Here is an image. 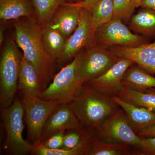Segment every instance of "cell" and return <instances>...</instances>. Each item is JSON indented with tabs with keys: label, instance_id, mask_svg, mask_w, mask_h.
<instances>
[{
	"label": "cell",
	"instance_id": "obj_35",
	"mask_svg": "<svg viewBox=\"0 0 155 155\" xmlns=\"http://www.w3.org/2000/svg\"><path fill=\"white\" fill-rule=\"evenodd\" d=\"M83 0H66V3H74L78 2H81Z\"/></svg>",
	"mask_w": 155,
	"mask_h": 155
},
{
	"label": "cell",
	"instance_id": "obj_31",
	"mask_svg": "<svg viewBox=\"0 0 155 155\" xmlns=\"http://www.w3.org/2000/svg\"><path fill=\"white\" fill-rule=\"evenodd\" d=\"M97 1V0H83V1H81V2L73 3V4L79 6L81 8L88 9L90 7Z\"/></svg>",
	"mask_w": 155,
	"mask_h": 155
},
{
	"label": "cell",
	"instance_id": "obj_8",
	"mask_svg": "<svg viewBox=\"0 0 155 155\" xmlns=\"http://www.w3.org/2000/svg\"><path fill=\"white\" fill-rule=\"evenodd\" d=\"M22 104L28 140L32 143L41 141L43 129L51 114L61 104L45 101L38 96H23Z\"/></svg>",
	"mask_w": 155,
	"mask_h": 155
},
{
	"label": "cell",
	"instance_id": "obj_2",
	"mask_svg": "<svg viewBox=\"0 0 155 155\" xmlns=\"http://www.w3.org/2000/svg\"><path fill=\"white\" fill-rule=\"evenodd\" d=\"M84 129L95 132L103 123L119 110L113 97L83 86L71 103Z\"/></svg>",
	"mask_w": 155,
	"mask_h": 155
},
{
	"label": "cell",
	"instance_id": "obj_32",
	"mask_svg": "<svg viewBox=\"0 0 155 155\" xmlns=\"http://www.w3.org/2000/svg\"><path fill=\"white\" fill-rule=\"evenodd\" d=\"M140 7L141 8L155 10V0H143Z\"/></svg>",
	"mask_w": 155,
	"mask_h": 155
},
{
	"label": "cell",
	"instance_id": "obj_16",
	"mask_svg": "<svg viewBox=\"0 0 155 155\" xmlns=\"http://www.w3.org/2000/svg\"><path fill=\"white\" fill-rule=\"evenodd\" d=\"M17 89L23 96H38L44 89L38 73L23 55L21 60Z\"/></svg>",
	"mask_w": 155,
	"mask_h": 155
},
{
	"label": "cell",
	"instance_id": "obj_4",
	"mask_svg": "<svg viewBox=\"0 0 155 155\" xmlns=\"http://www.w3.org/2000/svg\"><path fill=\"white\" fill-rule=\"evenodd\" d=\"M22 55L14 39L4 45L0 61V105L8 107L14 102Z\"/></svg>",
	"mask_w": 155,
	"mask_h": 155
},
{
	"label": "cell",
	"instance_id": "obj_25",
	"mask_svg": "<svg viewBox=\"0 0 155 155\" xmlns=\"http://www.w3.org/2000/svg\"><path fill=\"white\" fill-rule=\"evenodd\" d=\"M88 136V133L84 132L80 144L70 150L49 148L45 146L42 141H37L32 143L33 147L31 153L35 155H83L84 145Z\"/></svg>",
	"mask_w": 155,
	"mask_h": 155
},
{
	"label": "cell",
	"instance_id": "obj_13",
	"mask_svg": "<svg viewBox=\"0 0 155 155\" xmlns=\"http://www.w3.org/2000/svg\"><path fill=\"white\" fill-rule=\"evenodd\" d=\"M107 49L116 57L130 59L147 72L155 75V41L134 47L114 46Z\"/></svg>",
	"mask_w": 155,
	"mask_h": 155
},
{
	"label": "cell",
	"instance_id": "obj_7",
	"mask_svg": "<svg viewBox=\"0 0 155 155\" xmlns=\"http://www.w3.org/2000/svg\"><path fill=\"white\" fill-rule=\"evenodd\" d=\"M103 141L121 143L139 149L141 137L137 134L130 125L126 114L119 109L109 117L96 131Z\"/></svg>",
	"mask_w": 155,
	"mask_h": 155
},
{
	"label": "cell",
	"instance_id": "obj_17",
	"mask_svg": "<svg viewBox=\"0 0 155 155\" xmlns=\"http://www.w3.org/2000/svg\"><path fill=\"white\" fill-rule=\"evenodd\" d=\"M41 39L45 52L57 62L63 54L68 38L54 27L51 20L42 26Z\"/></svg>",
	"mask_w": 155,
	"mask_h": 155
},
{
	"label": "cell",
	"instance_id": "obj_18",
	"mask_svg": "<svg viewBox=\"0 0 155 155\" xmlns=\"http://www.w3.org/2000/svg\"><path fill=\"white\" fill-rule=\"evenodd\" d=\"M22 17L37 19L32 0H0L2 22L5 23Z\"/></svg>",
	"mask_w": 155,
	"mask_h": 155
},
{
	"label": "cell",
	"instance_id": "obj_27",
	"mask_svg": "<svg viewBox=\"0 0 155 155\" xmlns=\"http://www.w3.org/2000/svg\"><path fill=\"white\" fill-rule=\"evenodd\" d=\"M84 129L81 130H71L68 133H65L62 149L70 150L78 146L82 140Z\"/></svg>",
	"mask_w": 155,
	"mask_h": 155
},
{
	"label": "cell",
	"instance_id": "obj_1",
	"mask_svg": "<svg viewBox=\"0 0 155 155\" xmlns=\"http://www.w3.org/2000/svg\"><path fill=\"white\" fill-rule=\"evenodd\" d=\"M14 40L23 57L34 66L45 89L54 78L56 61L45 51L41 39V26L37 19L22 17L13 20Z\"/></svg>",
	"mask_w": 155,
	"mask_h": 155
},
{
	"label": "cell",
	"instance_id": "obj_12",
	"mask_svg": "<svg viewBox=\"0 0 155 155\" xmlns=\"http://www.w3.org/2000/svg\"><path fill=\"white\" fill-rule=\"evenodd\" d=\"M83 129L71 103L61 104L51 114L46 122L41 141H43L60 130Z\"/></svg>",
	"mask_w": 155,
	"mask_h": 155
},
{
	"label": "cell",
	"instance_id": "obj_24",
	"mask_svg": "<svg viewBox=\"0 0 155 155\" xmlns=\"http://www.w3.org/2000/svg\"><path fill=\"white\" fill-rule=\"evenodd\" d=\"M38 21L43 26L51 21L56 10L66 0H32Z\"/></svg>",
	"mask_w": 155,
	"mask_h": 155
},
{
	"label": "cell",
	"instance_id": "obj_21",
	"mask_svg": "<svg viewBox=\"0 0 155 155\" xmlns=\"http://www.w3.org/2000/svg\"><path fill=\"white\" fill-rule=\"evenodd\" d=\"M130 29L135 33L147 38L155 37V10L142 8L130 19Z\"/></svg>",
	"mask_w": 155,
	"mask_h": 155
},
{
	"label": "cell",
	"instance_id": "obj_22",
	"mask_svg": "<svg viewBox=\"0 0 155 155\" xmlns=\"http://www.w3.org/2000/svg\"><path fill=\"white\" fill-rule=\"evenodd\" d=\"M117 96L132 104L155 112V88L137 91L124 87Z\"/></svg>",
	"mask_w": 155,
	"mask_h": 155
},
{
	"label": "cell",
	"instance_id": "obj_28",
	"mask_svg": "<svg viewBox=\"0 0 155 155\" xmlns=\"http://www.w3.org/2000/svg\"><path fill=\"white\" fill-rule=\"evenodd\" d=\"M65 134V130H64L58 131L53 134L42 142L45 146L49 148H62Z\"/></svg>",
	"mask_w": 155,
	"mask_h": 155
},
{
	"label": "cell",
	"instance_id": "obj_30",
	"mask_svg": "<svg viewBox=\"0 0 155 155\" xmlns=\"http://www.w3.org/2000/svg\"><path fill=\"white\" fill-rule=\"evenodd\" d=\"M137 134L141 137H152L155 136V125L145 128Z\"/></svg>",
	"mask_w": 155,
	"mask_h": 155
},
{
	"label": "cell",
	"instance_id": "obj_34",
	"mask_svg": "<svg viewBox=\"0 0 155 155\" xmlns=\"http://www.w3.org/2000/svg\"><path fill=\"white\" fill-rule=\"evenodd\" d=\"M142 1L143 0H134V4L135 8L140 7V4H141Z\"/></svg>",
	"mask_w": 155,
	"mask_h": 155
},
{
	"label": "cell",
	"instance_id": "obj_23",
	"mask_svg": "<svg viewBox=\"0 0 155 155\" xmlns=\"http://www.w3.org/2000/svg\"><path fill=\"white\" fill-rule=\"evenodd\" d=\"M96 28L107 23L114 17L113 0H97L87 9Z\"/></svg>",
	"mask_w": 155,
	"mask_h": 155
},
{
	"label": "cell",
	"instance_id": "obj_29",
	"mask_svg": "<svg viewBox=\"0 0 155 155\" xmlns=\"http://www.w3.org/2000/svg\"><path fill=\"white\" fill-rule=\"evenodd\" d=\"M141 137V143L139 149L143 154L155 155V136Z\"/></svg>",
	"mask_w": 155,
	"mask_h": 155
},
{
	"label": "cell",
	"instance_id": "obj_11",
	"mask_svg": "<svg viewBox=\"0 0 155 155\" xmlns=\"http://www.w3.org/2000/svg\"><path fill=\"white\" fill-rule=\"evenodd\" d=\"M134 64L128 58H119L103 75L88 82L89 86L107 95H117L124 87L123 79L125 72Z\"/></svg>",
	"mask_w": 155,
	"mask_h": 155
},
{
	"label": "cell",
	"instance_id": "obj_9",
	"mask_svg": "<svg viewBox=\"0 0 155 155\" xmlns=\"http://www.w3.org/2000/svg\"><path fill=\"white\" fill-rule=\"evenodd\" d=\"M95 27L88 10L82 8L77 28L67 39L62 55L58 62H64L74 58L83 50L96 45Z\"/></svg>",
	"mask_w": 155,
	"mask_h": 155
},
{
	"label": "cell",
	"instance_id": "obj_5",
	"mask_svg": "<svg viewBox=\"0 0 155 155\" xmlns=\"http://www.w3.org/2000/svg\"><path fill=\"white\" fill-rule=\"evenodd\" d=\"M24 109L22 102L14 100L8 107L1 109V117L6 132V145L12 154L31 153L33 145L23 137Z\"/></svg>",
	"mask_w": 155,
	"mask_h": 155
},
{
	"label": "cell",
	"instance_id": "obj_20",
	"mask_svg": "<svg viewBox=\"0 0 155 155\" xmlns=\"http://www.w3.org/2000/svg\"><path fill=\"white\" fill-rule=\"evenodd\" d=\"M123 84L124 87L130 89L144 91L155 88V77L134 64L125 72Z\"/></svg>",
	"mask_w": 155,
	"mask_h": 155
},
{
	"label": "cell",
	"instance_id": "obj_33",
	"mask_svg": "<svg viewBox=\"0 0 155 155\" xmlns=\"http://www.w3.org/2000/svg\"><path fill=\"white\" fill-rule=\"evenodd\" d=\"M5 28L3 26L1 25V29H0V45H2L4 41V30Z\"/></svg>",
	"mask_w": 155,
	"mask_h": 155
},
{
	"label": "cell",
	"instance_id": "obj_14",
	"mask_svg": "<svg viewBox=\"0 0 155 155\" xmlns=\"http://www.w3.org/2000/svg\"><path fill=\"white\" fill-rule=\"evenodd\" d=\"M113 98L115 102L125 112L136 133L138 134L142 130L155 125V112L127 102L118 96H114Z\"/></svg>",
	"mask_w": 155,
	"mask_h": 155
},
{
	"label": "cell",
	"instance_id": "obj_10",
	"mask_svg": "<svg viewBox=\"0 0 155 155\" xmlns=\"http://www.w3.org/2000/svg\"><path fill=\"white\" fill-rule=\"evenodd\" d=\"M107 48L95 45L86 50L81 69L83 83L99 77L119 60Z\"/></svg>",
	"mask_w": 155,
	"mask_h": 155
},
{
	"label": "cell",
	"instance_id": "obj_15",
	"mask_svg": "<svg viewBox=\"0 0 155 155\" xmlns=\"http://www.w3.org/2000/svg\"><path fill=\"white\" fill-rule=\"evenodd\" d=\"M82 9L73 3H64L53 15V25L68 38L79 24Z\"/></svg>",
	"mask_w": 155,
	"mask_h": 155
},
{
	"label": "cell",
	"instance_id": "obj_3",
	"mask_svg": "<svg viewBox=\"0 0 155 155\" xmlns=\"http://www.w3.org/2000/svg\"><path fill=\"white\" fill-rule=\"evenodd\" d=\"M86 50L78 54L71 63L54 75L51 82L39 97L60 104L72 102L80 94L84 84L81 79V69Z\"/></svg>",
	"mask_w": 155,
	"mask_h": 155
},
{
	"label": "cell",
	"instance_id": "obj_19",
	"mask_svg": "<svg viewBox=\"0 0 155 155\" xmlns=\"http://www.w3.org/2000/svg\"><path fill=\"white\" fill-rule=\"evenodd\" d=\"M129 146L103 141L91 132L87 140L83 155H127L133 154Z\"/></svg>",
	"mask_w": 155,
	"mask_h": 155
},
{
	"label": "cell",
	"instance_id": "obj_26",
	"mask_svg": "<svg viewBox=\"0 0 155 155\" xmlns=\"http://www.w3.org/2000/svg\"><path fill=\"white\" fill-rule=\"evenodd\" d=\"M114 6V17L123 20L128 19L135 10L134 0H113Z\"/></svg>",
	"mask_w": 155,
	"mask_h": 155
},
{
	"label": "cell",
	"instance_id": "obj_6",
	"mask_svg": "<svg viewBox=\"0 0 155 155\" xmlns=\"http://www.w3.org/2000/svg\"><path fill=\"white\" fill-rule=\"evenodd\" d=\"M147 38L133 33L118 17L96 28L97 45L107 48L114 46L134 47L149 42Z\"/></svg>",
	"mask_w": 155,
	"mask_h": 155
}]
</instances>
